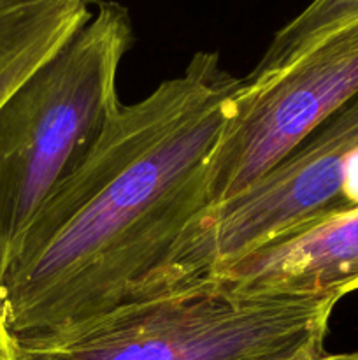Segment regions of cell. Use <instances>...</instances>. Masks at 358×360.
Wrapping results in <instances>:
<instances>
[{
	"mask_svg": "<svg viewBox=\"0 0 358 360\" xmlns=\"http://www.w3.org/2000/svg\"><path fill=\"white\" fill-rule=\"evenodd\" d=\"M357 207L358 91L263 178L202 211L140 297L213 280L241 257Z\"/></svg>",
	"mask_w": 358,
	"mask_h": 360,
	"instance_id": "obj_4",
	"label": "cell"
},
{
	"mask_svg": "<svg viewBox=\"0 0 358 360\" xmlns=\"http://www.w3.org/2000/svg\"><path fill=\"white\" fill-rule=\"evenodd\" d=\"M90 16V0H0V108Z\"/></svg>",
	"mask_w": 358,
	"mask_h": 360,
	"instance_id": "obj_7",
	"label": "cell"
},
{
	"mask_svg": "<svg viewBox=\"0 0 358 360\" xmlns=\"http://www.w3.org/2000/svg\"><path fill=\"white\" fill-rule=\"evenodd\" d=\"M0 360H16V341L9 333L4 313L2 290H0Z\"/></svg>",
	"mask_w": 358,
	"mask_h": 360,
	"instance_id": "obj_9",
	"label": "cell"
},
{
	"mask_svg": "<svg viewBox=\"0 0 358 360\" xmlns=\"http://www.w3.org/2000/svg\"><path fill=\"white\" fill-rule=\"evenodd\" d=\"M213 280L239 290L343 299L358 290V207L269 243L232 262Z\"/></svg>",
	"mask_w": 358,
	"mask_h": 360,
	"instance_id": "obj_6",
	"label": "cell"
},
{
	"mask_svg": "<svg viewBox=\"0 0 358 360\" xmlns=\"http://www.w3.org/2000/svg\"><path fill=\"white\" fill-rule=\"evenodd\" d=\"M246 86L214 51L121 104L49 193L0 274L14 341L56 336L142 294L206 210V169Z\"/></svg>",
	"mask_w": 358,
	"mask_h": 360,
	"instance_id": "obj_1",
	"label": "cell"
},
{
	"mask_svg": "<svg viewBox=\"0 0 358 360\" xmlns=\"http://www.w3.org/2000/svg\"><path fill=\"white\" fill-rule=\"evenodd\" d=\"M357 91L358 20L323 37L279 72L256 81L246 77L207 164L206 210L272 171Z\"/></svg>",
	"mask_w": 358,
	"mask_h": 360,
	"instance_id": "obj_5",
	"label": "cell"
},
{
	"mask_svg": "<svg viewBox=\"0 0 358 360\" xmlns=\"http://www.w3.org/2000/svg\"><path fill=\"white\" fill-rule=\"evenodd\" d=\"M354 20H358V0H312L274 34L248 79L256 81L279 72L316 42Z\"/></svg>",
	"mask_w": 358,
	"mask_h": 360,
	"instance_id": "obj_8",
	"label": "cell"
},
{
	"mask_svg": "<svg viewBox=\"0 0 358 360\" xmlns=\"http://www.w3.org/2000/svg\"><path fill=\"white\" fill-rule=\"evenodd\" d=\"M346 354H325L323 357L314 359V360H343Z\"/></svg>",
	"mask_w": 358,
	"mask_h": 360,
	"instance_id": "obj_10",
	"label": "cell"
},
{
	"mask_svg": "<svg viewBox=\"0 0 358 360\" xmlns=\"http://www.w3.org/2000/svg\"><path fill=\"white\" fill-rule=\"evenodd\" d=\"M98 2H102V0H90V4H98Z\"/></svg>",
	"mask_w": 358,
	"mask_h": 360,
	"instance_id": "obj_12",
	"label": "cell"
},
{
	"mask_svg": "<svg viewBox=\"0 0 358 360\" xmlns=\"http://www.w3.org/2000/svg\"><path fill=\"white\" fill-rule=\"evenodd\" d=\"M90 20L0 108V274L32 218L121 108L118 72L133 42L128 9Z\"/></svg>",
	"mask_w": 358,
	"mask_h": 360,
	"instance_id": "obj_3",
	"label": "cell"
},
{
	"mask_svg": "<svg viewBox=\"0 0 358 360\" xmlns=\"http://www.w3.org/2000/svg\"><path fill=\"white\" fill-rule=\"evenodd\" d=\"M339 301L209 280L135 299L56 336L16 341V360H314L326 354Z\"/></svg>",
	"mask_w": 358,
	"mask_h": 360,
	"instance_id": "obj_2",
	"label": "cell"
},
{
	"mask_svg": "<svg viewBox=\"0 0 358 360\" xmlns=\"http://www.w3.org/2000/svg\"><path fill=\"white\" fill-rule=\"evenodd\" d=\"M343 360H358V352H353V354H346Z\"/></svg>",
	"mask_w": 358,
	"mask_h": 360,
	"instance_id": "obj_11",
	"label": "cell"
}]
</instances>
